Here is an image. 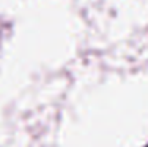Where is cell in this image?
Listing matches in <instances>:
<instances>
[{
  "mask_svg": "<svg viewBox=\"0 0 148 147\" xmlns=\"http://www.w3.org/2000/svg\"><path fill=\"white\" fill-rule=\"evenodd\" d=\"M147 147H148V146H147Z\"/></svg>",
  "mask_w": 148,
  "mask_h": 147,
  "instance_id": "obj_1",
  "label": "cell"
}]
</instances>
